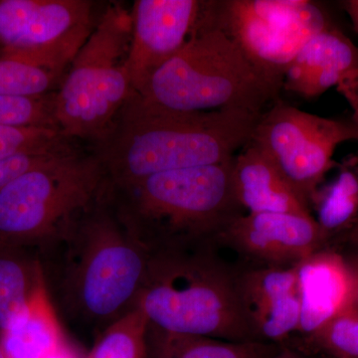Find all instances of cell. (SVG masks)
Returning a JSON list of instances; mask_svg holds the SVG:
<instances>
[{
    "instance_id": "1",
    "label": "cell",
    "mask_w": 358,
    "mask_h": 358,
    "mask_svg": "<svg viewBox=\"0 0 358 358\" xmlns=\"http://www.w3.org/2000/svg\"><path fill=\"white\" fill-rule=\"evenodd\" d=\"M36 252L59 317L100 334L138 307L150 255L117 214L112 186Z\"/></svg>"
},
{
    "instance_id": "2",
    "label": "cell",
    "mask_w": 358,
    "mask_h": 358,
    "mask_svg": "<svg viewBox=\"0 0 358 358\" xmlns=\"http://www.w3.org/2000/svg\"><path fill=\"white\" fill-rule=\"evenodd\" d=\"M261 115L242 110L181 112L133 93L114 128L90 148L114 187L154 174L228 162L252 140Z\"/></svg>"
},
{
    "instance_id": "3",
    "label": "cell",
    "mask_w": 358,
    "mask_h": 358,
    "mask_svg": "<svg viewBox=\"0 0 358 358\" xmlns=\"http://www.w3.org/2000/svg\"><path fill=\"white\" fill-rule=\"evenodd\" d=\"M233 159L112 186L117 214L150 255L218 248L224 231L245 213L235 193Z\"/></svg>"
},
{
    "instance_id": "4",
    "label": "cell",
    "mask_w": 358,
    "mask_h": 358,
    "mask_svg": "<svg viewBox=\"0 0 358 358\" xmlns=\"http://www.w3.org/2000/svg\"><path fill=\"white\" fill-rule=\"evenodd\" d=\"M216 246L152 254L138 308L169 333L255 341L237 291V267Z\"/></svg>"
},
{
    "instance_id": "5",
    "label": "cell",
    "mask_w": 358,
    "mask_h": 358,
    "mask_svg": "<svg viewBox=\"0 0 358 358\" xmlns=\"http://www.w3.org/2000/svg\"><path fill=\"white\" fill-rule=\"evenodd\" d=\"M138 95L181 112L242 110L262 115L279 101L280 93L240 47L200 13L187 43L155 73Z\"/></svg>"
},
{
    "instance_id": "6",
    "label": "cell",
    "mask_w": 358,
    "mask_h": 358,
    "mask_svg": "<svg viewBox=\"0 0 358 358\" xmlns=\"http://www.w3.org/2000/svg\"><path fill=\"white\" fill-rule=\"evenodd\" d=\"M133 32L131 9L108 4L54 93L59 131L93 148L114 128L133 95L128 70Z\"/></svg>"
},
{
    "instance_id": "7",
    "label": "cell",
    "mask_w": 358,
    "mask_h": 358,
    "mask_svg": "<svg viewBox=\"0 0 358 358\" xmlns=\"http://www.w3.org/2000/svg\"><path fill=\"white\" fill-rule=\"evenodd\" d=\"M110 189L92 150L77 148L32 167L0 189V246L37 251Z\"/></svg>"
},
{
    "instance_id": "8",
    "label": "cell",
    "mask_w": 358,
    "mask_h": 358,
    "mask_svg": "<svg viewBox=\"0 0 358 358\" xmlns=\"http://www.w3.org/2000/svg\"><path fill=\"white\" fill-rule=\"evenodd\" d=\"M202 17L223 30L275 91L294 59L317 33L336 24L310 0H212Z\"/></svg>"
},
{
    "instance_id": "9",
    "label": "cell",
    "mask_w": 358,
    "mask_h": 358,
    "mask_svg": "<svg viewBox=\"0 0 358 358\" xmlns=\"http://www.w3.org/2000/svg\"><path fill=\"white\" fill-rule=\"evenodd\" d=\"M251 141L312 210L327 174L338 167L334 152L341 143L357 141L358 131L352 119L320 117L277 101L261 115Z\"/></svg>"
},
{
    "instance_id": "10",
    "label": "cell",
    "mask_w": 358,
    "mask_h": 358,
    "mask_svg": "<svg viewBox=\"0 0 358 358\" xmlns=\"http://www.w3.org/2000/svg\"><path fill=\"white\" fill-rule=\"evenodd\" d=\"M92 0H0V55L64 73L95 27Z\"/></svg>"
},
{
    "instance_id": "11",
    "label": "cell",
    "mask_w": 358,
    "mask_h": 358,
    "mask_svg": "<svg viewBox=\"0 0 358 358\" xmlns=\"http://www.w3.org/2000/svg\"><path fill=\"white\" fill-rule=\"evenodd\" d=\"M217 245L236 252L248 265L294 267L329 242L313 215L243 213L224 231Z\"/></svg>"
},
{
    "instance_id": "12",
    "label": "cell",
    "mask_w": 358,
    "mask_h": 358,
    "mask_svg": "<svg viewBox=\"0 0 358 358\" xmlns=\"http://www.w3.org/2000/svg\"><path fill=\"white\" fill-rule=\"evenodd\" d=\"M201 0H136L128 70L131 88L140 94L157 71L178 53L192 36Z\"/></svg>"
},
{
    "instance_id": "13",
    "label": "cell",
    "mask_w": 358,
    "mask_h": 358,
    "mask_svg": "<svg viewBox=\"0 0 358 358\" xmlns=\"http://www.w3.org/2000/svg\"><path fill=\"white\" fill-rule=\"evenodd\" d=\"M237 291L254 339L287 345L298 331L301 320L296 266L245 264L237 267Z\"/></svg>"
},
{
    "instance_id": "14",
    "label": "cell",
    "mask_w": 358,
    "mask_h": 358,
    "mask_svg": "<svg viewBox=\"0 0 358 358\" xmlns=\"http://www.w3.org/2000/svg\"><path fill=\"white\" fill-rule=\"evenodd\" d=\"M301 320L293 338H306L352 307L355 282L345 257L333 247L296 266Z\"/></svg>"
},
{
    "instance_id": "15",
    "label": "cell",
    "mask_w": 358,
    "mask_h": 358,
    "mask_svg": "<svg viewBox=\"0 0 358 358\" xmlns=\"http://www.w3.org/2000/svg\"><path fill=\"white\" fill-rule=\"evenodd\" d=\"M358 71V47L334 24L299 52L285 75L282 89L301 98H317Z\"/></svg>"
},
{
    "instance_id": "16",
    "label": "cell",
    "mask_w": 358,
    "mask_h": 358,
    "mask_svg": "<svg viewBox=\"0 0 358 358\" xmlns=\"http://www.w3.org/2000/svg\"><path fill=\"white\" fill-rule=\"evenodd\" d=\"M232 166L235 193L245 213L313 215L310 206L254 141L235 155Z\"/></svg>"
},
{
    "instance_id": "17",
    "label": "cell",
    "mask_w": 358,
    "mask_h": 358,
    "mask_svg": "<svg viewBox=\"0 0 358 358\" xmlns=\"http://www.w3.org/2000/svg\"><path fill=\"white\" fill-rule=\"evenodd\" d=\"M6 358H49L67 346L46 285L0 334Z\"/></svg>"
},
{
    "instance_id": "18",
    "label": "cell",
    "mask_w": 358,
    "mask_h": 358,
    "mask_svg": "<svg viewBox=\"0 0 358 358\" xmlns=\"http://www.w3.org/2000/svg\"><path fill=\"white\" fill-rule=\"evenodd\" d=\"M148 358H268L280 346L169 333L148 324Z\"/></svg>"
},
{
    "instance_id": "19",
    "label": "cell",
    "mask_w": 358,
    "mask_h": 358,
    "mask_svg": "<svg viewBox=\"0 0 358 358\" xmlns=\"http://www.w3.org/2000/svg\"><path fill=\"white\" fill-rule=\"evenodd\" d=\"M45 285L35 250L0 246V334Z\"/></svg>"
},
{
    "instance_id": "20",
    "label": "cell",
    "mask_w": 358,
    "mask_h": 358,
    "mask_svg": "<svg viewBox=\"0 0 358 358\" xmlns=\"http://www.w3.org/2000/svg\"><path fill=\"white\" fill-rule=\"evenodd\" d=\"M338 173L331 183L322 186L312 202V213L329 247L358 218V157H346L338 164Z\"/></svg>"
},
{
    "instance_id": "21",
    "label": "cell",
    "mask_w": 358,
    "mask_h": 358,
    "mask_svg": "<svg viewBox=\"0 0 358 358\" xmlns=\"http://www.w3.org/2000/svg\"><path fill=\"white\" fill-rule=\"evenodd\" d=\"M286 345L320 358H358V310L350 308L306 338H294Z\"/></svg>"
},
{
    "instance_id": "22",
    "label": "cell",
    "mask_w": 358,
    "mask_h": 358,
    "mask_svg": "<svg viewBox=\"0 0 358 358\" xmlns=\"http://www.w3.org/2000/svg\"><path fill=\"white\" fill-rule=\"evenodd\" d=\"M148 329L138 307L99 334L87 358H148Z\"/></svg>"
},
{
    "instance_id": "23",
    "label": "cell",
    "mask_w": 358,
    "mask_h": 358,
    "mask_svg": "<svg viewBox=\"0 0 358 358\" xmlns=\"http://www.w3.org/2000/svg\"><path fill=\"white\" fill-rule=\"evenodd\" d=\"M64 73L23 59L0 55V96H40L54 93Z\"/></svg>"
},
{
    "instance_id": "24",
    "label": "cell",
    "mask_w": 358,
    "mask_h": 358,
    "mask_svg": "<svg viewBox=\"0 0 358 358\" xmlns=\"http://www.w3.org/2000/svg\"><path fill=\"white\" fill-rule=\"evenodd\" d=\"M81 147L56 129L0 127V160L36 152H63Z\"/></svg>"
},
{
    "instance_id": "25",
    "label": "cell",
    "mask_w": 358,
    "mask_h": 358,
    "mask_svg": "<svg viewBox=\"0 0 358 358\" xmlns=\"http://www.w3.org/2000/svg\"><path fill=\"white\" fill-rule=\"evenodd\" d=\"M54 93L40 96H0V127L59 131L54 115Z\"/></svg>"
},
{
    "instance_id": "26",
    "label": "cell",
    "mask_w": 358,
    "mask_h": 358,
    "mask_svg": "<svg viewBox=\"0 0 358 358\" xmlns=\"http://www.w3.org/2000/svg\"><path fill=\"white\" fill-rule=\"evenodd\" d=\"M81 147L72 148V150H63V152H36V154H27L17 155L4 160H0V189L7 183L18 176L29 171L32 167L39 166L47 160L54 159L73 152Z\"/></svg>"
},
{
    "instance_id": "27",
    "label": "cell",
    "mask_w": 358,
    "mask_h": 358,
    "mask_svg": "<svg viewBox=\"0 0 358 358\" xmlns=\"http://www.w3.org/2000/svg\"><path fill=\"white\" fill-rule=\"evenodd\" d=\"M336 89L346 102L350 103L352 112H358V71L346 77Z\"/></svg>"
},
{
    "instance_id": "28",
    "label": "cell",
    "mask_w": 358,
    "mask_h": 358,
    "mask_svg": "<svg viewBox=\"0 0 358 358\" xmlns=\"http://www.w3.org/2000/svg\"><path fill=\"white\" fill-rule=\"evenodd\" d=\"M331 244L345 245L346 247L358 246V218L350 229L334 239Z\"/></svg>"
},
{
    "instance_id": "29",
    "label": "cell",
    "mask_w": 358,
    "mask_h": 358,
    "mask_svg": "<svg viewBox=\"0 0 358 358\" xmlns=\"http://www.w3.org/2000/svg\"><path fill=\"white\" fill-rule=\"evenodd\" d=\"M343 255L352 272L353 282L358 284V246L348 247V252L343 253Z\"/></svg>"
},
{
    "instance_id": "30",
    "label": "cell",
    "mask_w": 358,
    "mask_h": 358,
    "mask_svg": "<svg viewBox=\"0 0 358 358\" xmlns=\"http://www.w3.org/2000/svg\"><path fill=\"white\" fill-rule=\"evenodd\" d=\"M343 6L358 34V0H346L343 2Z\"/></svg>"
},
{
    "instance_id": "31",
    "label": "cell",
    "mask_w": 358,
    "mask_h": 358,
    "mask_svg": "<svg viewBox=\"0 0 358 358\" xmlns=\"http://www.w3.org/2000/svg\"><path fill=\"white\" fill-rule=\"evenodd\" d=\"M268 358H307L305 355H301L300 352L294 350V348H292L289 345H282L280 346L279 350H277Z\"/></svg>"
},
{
    "instance_id": "32",
    "label": "cell",
    "mask_w": 358,
    "mask_h": 358,
    "mask_svg": "<svg viewBox=\"0 0 358 358\" xmlns=\"http://www.w3.org/2000/svg\"><path fill=\"white\" fill-rule=\"evenodd\" d=\"M49 358H77L68 346H65L62 350H59L55 355H51Z\"/></svg>"
},
{
    "instance_id": "33",
    "label": "cell",
    "mask_w": 358,
    "mask_h": 358,
    "mask_svg": "<svg viewBox=\"0 0 358 358\" xmlns=\"http://www.w3.org/2000/svg\"><path fill=\"white\" fill-rule=\"evenodd\" d=\"M358 310V284H355V289H353V299L352 307Z\"/></svg>"
},
{
    "instance_id": "34",
    "label": "cell",
    "mask_w": 358,
    "mask_h": 358,
    "mask_svg": "<svg viewBox=\"0 0 358 358\" xmlns=\"http://www.w3.org/2000/svg\"><path fill=\"white\" fill-rule=\"evenodd\" d=\"M352 121L353 122V124H355V127H357V131H358V112H352ZM358 143V141H357Z\"/></svg>"
},
{
    "instance_id": "35",
    "label": "cell",
    "mask_w": 358,
    "mask_h": 358,
    "mask_svg": "<svg viewBox=\"0 0 358 358\" xmlns=\"http://www.w3.org/2000/svg\"><path fill=\"white\" fill-rule=\"evenodd\" d=\"M0 358H6V353H4L3 348H2L1 341H0Z\"/></svg>"
}]
</instances>
